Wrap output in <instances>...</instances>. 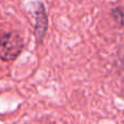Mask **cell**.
Returning a JSON list of instances; mask_svg holds the SVG:
<instances>
[{"instance_id":"1","label":"cell","mask_w":124,"mask_h":124,"mask_svg":"<svg viewBox=\"0 0 124 124\" xmlns=\"http://www.w3.org/2000/svg\"><path fill=\"white\" fill-rule=\"evenodd\" d=\"M23 47V39L16 33H8L0 36V61L9 62L16 59Z\"/></svg>"}]
</instances>
